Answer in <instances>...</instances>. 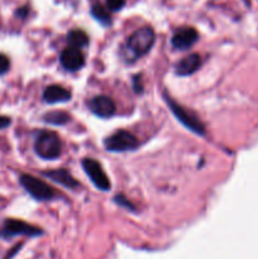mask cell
I'll return each mask as SVG.
<instances>
[{
  "mask_svg": "<svg viewBox=\"0 0 258 259\" xmlns=\"http://www.w3.org/2000/svg\"><path fill=\"white\" fill-rule=\"evenodd\" d=\"M156 40V34L151 27H143L137 29L131 37L128 38L126 47L134 58L144 56L149 52L152 46Z\"/></svg>",
  "mask_w": 258,
  "mask_h": 259,
  "instance_id": "6da1fadb",
  "label": "cell"
},
{
  "mask_svg": "<svg viewBox=\"0 0 258 259\" xmlns=\"http://www.w3.org/2000/svg\"><path fill=\"white\" fill-rule=\"evenodd\" d=\"M35 153L43 159H56L61 156V141L57 134L43 131L35 138Z\"/></svg>",
  "mask_w": 258,
  "mask_h": 259,
  "instance_id": "7a4b0ae2",
  "label": "cell"
},
{
  "mask_svg": "<svg viewBox=\"0 0 258 259\" xmlns=\"http://www.w3.org/2000/svg\"><path fill=\"white\" fill-rule=\"evenodd\" d=\"M164 99H166L167 105L169 106V110L172 111V114L176 116L177 120H179L182 125L186 126L189 131L199 134V136H205L206 131H205L204 124L201 123V120H200L192 111L185 109L184 106L177 104L174 99L168 98L167 95H164Z\"/></svg>",
  "mask_w": 258,
  "mask_h": 259,
  "instance_id": "3957f363",
  "label": "cell"
},
{
  "mask_svg": "<svg viewBox=\"0 0 258 259\" xmlns=\"http://www.w3.org/2000/svg\"><path fill=\"white\" fill-rule=\"evenodd\" d=\"M19 181L20 185L25 189V191L38 201H48V200L55 197V190L50 185L40 181L32 175H22Z\"/></svg>",
  "mask_w": 258,
  "mask_h": 259,
  "instance_id": "277c9868",
  "label": "cell"
},
{
  "mask_svg": "<svg viewBox=\"0 0 258 259\" xmlns=\"http://www.w3.org/2000/svg\"><path fill=\"white\" fill-rule=\"evenodd\" d=\"M105 148L110 152H126L133 151L138 147V139L136 136L126 131H118L104 142Z\"/></svg>",
  "mask_w": 258,
  "mask_h": 259,
  "instance_id": "5b68a950",
  "label": "cell"
},
{
  "mask_svg": "<svg viewBox=\"0 0 258 259\" xmlns=\"http://www.w3.org/2000/svg\"><path fill=\"white\" fill-rule=\"evenodd\" d=\"M82 167L83 171L86 172L93 184L98 187L101 191H109L111 187L110 181H109L108 176L104 172L103 167L98 161L93 158H83L82 159Z\"/></svg>",
  "mask_w": 258,
  "mask_h": 259,
  "instance_id": "8992f818",
  "label": "cell"
},
{
  "mask_svg": "<svg viewBox=\"0 0 258 259\" xmlns=\"http://www.w3.org/2000/svg\"><path fill=\"white\" fill-rule=\"evenodd\" d=\"M42 234V230L34 225L27 224L22 220L8 219L5 220L3 229L0 230V235L4 238H12L15 235H28V237H37Z\"/></svg>",
  "mask_w": 258,
  "mask_h": 259,
  "instance_id": "52a82bcc",
  "label": "cell"
},
{
  "mask_svg": "<svg viewBox=\"0 0 258 259\" xmlns=\"http://www.w3.org/2000/svg\"><path fill=\"white\" fill-rule=\"evenodd\" d=\"M89 109L93 111L95 115L100 118H110L115 113V103L110 98L104 95L95 96L89 101Z\"/></svg>",
  "mask_w": 258,
  "mask_h": 259,
  "instance_id": "ba28073f",
  "label": "cell"
},
{
  "mask_svg": "<svg viewBox=\"0 0 258 259\" xmlns=\"http://www.w3.org/2000/svg\"><path fill=\"white\" fill-rule=\"evenodd\" d=\"M197 38H199V33H197V30L195 28L184 27L175 33L171 42L174 48L184 51L192 47L196 43Z\"/></svg>",
  "mask_w": 258,
  "mask_h": 259,
  "instance_id": "9c48e42d",
  "label": "cell"
},
{
  "mask_svg": "<svg viewBox=\"0 0 258 259\" xmlns=\"http://www.w3.org/2000/svg\"><path fill=\"white\" fill-rule=\"evenodd\" d=\"M61 65L67 71H77L85 65V57L81 50L73 47L65 48L61 53Z\"/></svg>",
  "mask_w": 258,
  "mask_h": 259,
  "instance_id": "30bf717a",
  "label": "cell"
},
{
  "mask_svg": "<svg viewBox=\"0 0 258 259\" xmlns=\"http://www.w3.org/2000/svg\"><path fill=\"white\" fill-rule=\"evenodd\" d=\"M71 99V93L67 89L62 88L60 85H51L46 88L43 93V100L48 104L66 103Z\"/></svg>",
  "mask_w": 258,
  "mask_h": 259,
  "instance_id": "8fae6325",
  "label": "cell"
},
{
  "mask_svg": "<svg viewBox=\"0 0 258 259\" xmlns=\"http://www.w3.org/2000/svg\"><path fill=\"white\" fill-rule=\"evenodd\" d=\"M201 66V57L197 53H191L187 57L182 58L176 65V73L180 76H189L196 72Z\"/></svg>",
  "mask_w": 258,
  "mask_h": 259,
  "instance_id": "7c38bea8",
  "label": "cell"
},
{
  "mask_svg": "<svg viewBox=\"0 0 258 259\" xmlns=\"http://www.w3.org/2000/svg\"><path fill=\"white\" fill-rule=\"evenodd\" d=\"M43 175L67 189H76L78 186V182L73 179L72 175L67 169H53V171L45 172Z\"/></svg>",
  "mask_w": 258,
  "mask_h": 259,
  "instance_id": "4fadbf2b",
  "label": "cell"
},
{
  "mask_svg": "<svg viewBox=\"0 0 258 259\" xmlns=\"http://www.w3.org/2000/svg\"><path fill=\"white\" fill-rule=\"evenodd\" d=\"M67 40H68V43H70V47L81 50L82 47L88 46L89 37H88V34L83 32V30L72 29V30H70V32H68Z\"/></svg>",
  "mask_w": 258,
  "mask_h": 259,
  "instance_id": "5bb4252c",
  "label": "cell"
},
{
  "mask_svg": "<svg viewBox=\"0 0 258 259\" xmlns=\"http://www.w3.org/2000/svg\"><path fill=\"white\" fill-rule=\"evenodd\" d=\"M91 14L95 18L96 20H99L100 23H103L104 25H108L111 23V15L109 13V9L106 7H104L100 3H96L91 7Z\"/></svg>",
  "mask_w": 258,
  "mask_h": 259,
  "instance_id": "9a60e30c",
  "label": "cell"
},
{
  "mask_svg": "<svg viewBox=\"0 0 258 259\" xmlns=\"http://www.w3.org/2000/svg\"><path fill=\"white\" fill-rule=\"evenodd\" d=\"M43 120L46 123L53 124V125H63V124L70 121V115L65 113V111H50V113L43 115Z\"/></svg>",
  "mask_w": 258,
  "mask_h": 259,
  "instance_id": "2e32d148",
  "label": "cell"
},
{
  "mask_svg": "<svg viewBox=\"0 0 258 259\" xmlns=\"http://www.w3.org/2000/svg\"><path fill=\"white\" fill-rule=\"evenodd\" d=\"M124 5H125V0H106V8L111 12H118L123 9Z\"/></svg>",
  "mask_w": 258,
  "mask_h": 259,
  "instance_id": "e0dca14e",
  "label": "cell"
},
{
  "mask_svg": "<svg viewBox=\"0 0 258 259\" xmlns=\"http://www.w3.org/2000/svg\"><path fill=\"white\" fill-rule=\"evenodd\" d=\"M10 68V60L5 55L0 53V75H4L9 71Z\"/></svg>",
  "mask_w": 258,
  "mask_h": 259,
  "instance_id": "ac0fdd59",
  "label": "cell"
},
{
  "mask_svg": "<svg viewBox=\"0 0 258 259\" xmlns=\"http://www.w3.org/2000/svg\"><path fill=\"white\" fill-rule=\"evenodd\" d=\"M134 90L137 93H142L143 88H142V80H141V76H136L134 77Z\"/></svg>",
  "mask_w": 258,
  "mask_h": 259,
  "instance_id": "d6986e66",
  "label": "cell"
},
{
  "mask_svg": "<svg viewBox=\"0 0 258 259\" xmlns=\"http://www.w3.org/2000/svg\"><path fill=\"white\" fill-rule=\"evenodd\" d=\"M115 200H116V202H118V204L124 205V206L131 207V209H133V207H132V205H131V202H129L126 199H124L123 196H120V195H119V196H115Z\"/></svg>",
  "mask_w": 258,
  "mask_h": 259,
  "instance_id": "ffe728a7",
  "label": "cell"
},
{
  "mask_svg": "<svg viewBox=\"0 0 258 259\" xmlns=\"http://www.w3.org/2000/svg\"><path fill=\"white\" fill-rule=\"evenodd\" d=\"M10 125V118L8 116H0V129H4Z\"/></svg>",
  "mask_w": 258,
  "mask_h": 259,
  "instance_id": "44dd1931",
  "label": "cell"
},
{
  "mask_svg": "<svg viewBox=\"0 0 258 259\" xmlns=\"http://www.w3.org/2000/svg\"><path fill=\"white\" fill-rule=\"evenodd\" d=\"M27 13H28L27 8H20V9L17 12V15H19V17L24 18L25 15H27Z\"/></svg>",
  "mask_w": 258,
  "mask_h": 259,
  "instance_id": "7402d4cb",
  "label": "cell"
}]
</instances>
